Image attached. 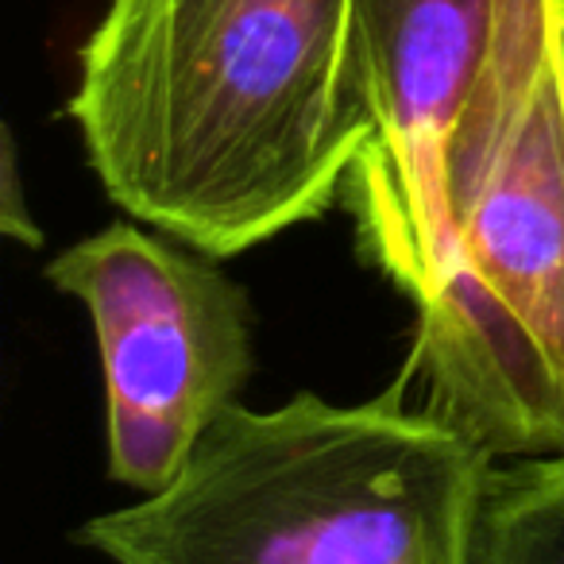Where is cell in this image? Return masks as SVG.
<instances>
[{"instance_id": "1", "label": "cell", "mask_w": 564, "mask_h": 564, "mask_svg": "<svg viewBox=\"0 0 564 564\" xmlns=\"http://www.w3.org/2000/svg\"><path fill=\"white\" fill-rule=\"evenodd\" d=\"M66 112L120 209L240 256L322 217L368 148L352 0H109Z\"/></svg>"}, {"instance_id": "2", "label": "cell", "mask_w": 564, "mask_h": 564, "mask_svg": "<svg viewBox=\"0 0 564 564\" xmlns=\"http://www.w3.org/2000/svg\"><path fill=\"white\" fill-rule=\"evenodd\" d=\"M399 383L356 406H228L171 487L78 541L112 564H471L495 456Z\"/></svg>"}, {"instance_id": "3", "label": "cell", "mask_w": 564, "mask_h": 564, "mask_svg": "<svg viewBox=\"0 0 564 564\" xmlns=\"http://www.w3.org/2000/svg\"><path fill=\"white\" fill-rule=\"evenodd\" d=\"M564 0H502L445 155L453 248L417 306L433 410L491 456H549L564 406Z\"/></svg>"}, {"instance_id": "4", "label": "cell", "mask_w": 564, "mask_h": 564, "mask_svg": "<svg viewBox=\"0 0 564 564\" xmlns=\"http://www.w3.org/2000/svg\"><path fill=\"white\" fill-rule=\"evenodd\" d=\"M47 279L94 322L109 476L159 495L256 368L248 294L213 256L124 220L51 259Z\"/></svg>"}, {"instance_id": "5", "label": "cell", "mask_w": 564, "mask_h": 564, "mask_svg": "<svg viewBox=\"0 0 564 564\" xmlns=\"http://www.w3.org/2000/svg\"><path fill=\"white\" fill-rule=\"evenodd\" d=\"M502 0H352L371 140L348 174L360 248L414 306L453 248L445 155L499 32Z\"/></svg>"}, {"instance_id": "6", "label": "cell", "mask_w": 564, "mask_h": 564, "mask_svg": "<svg viewBox=\"0 0 564 564\" xmlns=\"http://www.w3.org/2000/svg\"><path fill=\"white\" fill-rule=\"evenodd\" d=\"M471 564H564V456L487 471Z\"/></svg>"}, {"instance_id": "7", "label": "cell", "mask_w": 564, "mask_h": 564, "mask_svg": "<svg viewBox=\"0 0 564 564\" xmlns=\"http://www.w3.org/2000/svg\"><path fill=\"white\" fill-rule=\"evenodd\" d=\"M0 228L12 240L28 243V248H40L43 232L35 225L32 209H28L24 197V178H20V159H17V140L4 128V151H0Z\"/></svg>"}, {"instance_id": "8", "label": "cell", "mask_w": 564, "mask_h": 564, "mask_svg": "<svg viewBox=\"0 0 564 564\" xmlns=\"http://www.w3.org/2000/svg\"><path fill=\"white\" fill-rule=\"evenodd\" d=\"M549 456H564V406H561V414H556L553 441H549Z\"/></svg>"}, {"instance_id": "9", "label": "cell", "mask_w": 564, "mask_h": 564, "mask_svg": "<svg viewBox=\"0 0 564 564\" xmlns=\"http://www.w3.org/2000/svg\"><path fill=\"white\" fill-rule=\"evenodd\" d=\"M561 58H564V9H561Z\"/></svg>"}]
</instances>
